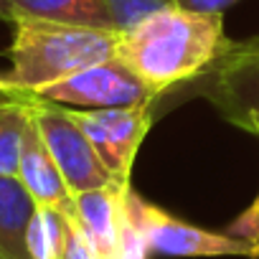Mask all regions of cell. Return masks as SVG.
Here are the masks:
<instances>
[{
  "label": "cell",
  "mask_w": 259,
  "mask_h": 259,
  "mask_svg": "<svg viewBox=\"0 0 259 259\" xmlns=\"http://www.w3.org/2000/svg\"><path fill=\"white\" fill-rule=\"evenodd\" d=\"M155 102L112 107V109H74L69 107L74 122L84 130L99 160L114 178V183L130 188L133 165L140 153V145L153 127Z\"/></svg>",
  "instance_id": "obj_5"
},
{
  "label": "cell",
  "mask_w": 259,
  "mask_h": 259,
  "mask_svg": "<svg viewBox=\"0 0 259 259\" xmlns=\"http://www.w3.org/2000/svg\"><path fill=\"white\" fill-rule=\"evenodd\" d=\"M231 46L224 13L170 6L122 33L114 56L163 97L168 89L203 76Z\"/></svg>",
  "instance_id": "obj_1"
},
{
  "label": "cell",
  "mask_w": 259,
  "mask_h": 259,
  "mask_svg": "<svg viewBox=\"0 0 259 259\" xmlns=\"http://www.w3.org/2000/svg\"><path fill=\"white\" fill-rule=\"evenodd\" d=\"M251 41H254V46H256V49H259V36H256V38H251Z\"/></svg>",
  "instance_id": "obj_18"
},
{
  "label": "cell",
  "mask_w": 259,
  "mask_h": 259,
  "mask_svg": "<svg viewBox=\"0 0 259 259\" xmlns=\"http://www.w3.org/2000/svg\"><path fill=\"white\" fill-rule=\"evenodd\" d=\"M99 6H102L104 26L109 31L127 33L138 28L143 21H148L150 16L170 6H178V0H99Z\"/></svg>",
  "instance_id": "obj_14"
},
{
  "label": "cell",
  "mask_w": 259,
  "mask_h": 259,
  "mask_svg": "<svg viewBox=\"0 0 259 259\" xmlns=\"http://www.w3.org/2000/svg\"><path fill=\"white\" fill-rule=\"evenodd\" d=\"M130 188L119 183H109L104 188H94L74 196L76 224L102 259H117L119 254V231L124 221Z\"/></svg>",
  "instance_id": "obj_9"
},
{
  "label": "cell",
  "mask_w": 259,
  "mask_h": 259,
  "mask_svg": "<svg viewBox=\"0 0 259 259\" xmlns=\"http://www.w3.org/2000/svg\"><path fill=\"white\" fill-rule=\"evenodd\" d=\"M0 92H11V84H8L6 74H0Z\"/></svg>",
  "instance_id": "obj_17"
},
{
  "label": "cell",
  "mask_w": 259,
  "mask_h": 259,
  "mask_svg": "<svg viewBox=\"0 0 259 259\" xmlns=\"http://www.w3.org/2000/svg\"><path fill=\"white\" fill-rule=\"evenodd\" d=\"M69 221L71 219H66L56 208L36 206L28 221V231H26V246H28L31 259H61Z\"/></svg>",
  "instance_id": "obj_13"
},
{
  "label": "cell",
  "mask_w": 259,
  "mask_h": 259,
  "mask_svg": "<svg viewBox=\"0 0 259 259\" xmlns=\"http://www.w3.org/2000/svg\"><path fill=\"white\" fill-rule=\"evenodd\" d=\"M31 117L74 196L114 183L84 130L74 122L69 107L31 94Z\"/></svg>",
  "instance_id": "obj_4"
},
{
  "label": "cell",
  "mask_w": 259,
  "mask_h": 259,
  "mask_svg": "<svg viewBox=\"0 0 259 259\" xmlns=\"http://www.w3.org/2000/svg\"><path fill=\"white\" fill-rule=\"evenodd\" d=\"M31 122L28 92H0V176H18V158Z\"/></svg>",
  "instance_id": "obj_12"
},
{
  "label": "cell",
  "mask_w": 259,
  "mask_h": 259,
  "mask_svg": "<svg viewBox=\"0 0 259 259\" xmlns=\"http://www.w3.org/2000/svg\"><path fill=\"white\" fill-rule=\"evenodd\" d=\"M119 36L102 26L18 18L13 23L11 71L6 79L16 92L41 94L76 71L112 59Z\"/></svg>",
  "instance_id": "obj_2"
},
{
  "label": "cell",
  "mask_w": 259,
  "mask_h": 259,
  "mask_svg": "<svg viewBox=\"0 0 259 259\" xmlns=\"http://www.w3.org/2000/svg\"><path fill=\"white\" fill-rule=\"evenodd\" d=\"M38 97L64 107H84V109L133 107L160 99V94L148 81H143L117 56L76 71L74 76L44 89Z\"/></svg>",
  "instance_id": "obj_7"
},
{
  "label": "cell",
  "mask_w": 259,
  "mask_h": 259,
  "mask_svg": "<svg viewBox=\"0 0 259 259\" xmlns=\"http://www.w3.org/2000/svg\"><path fill=\"white\" fill-rule=\"evenodd\" d=\"M21 186L28 191L36 206H49L61 211L66 219L76 221V208H74V193L69 191L59 165L54 163L38 127L31 117L23 145H21V158H18V176Z\"/></svg>",
  "instance_id": "obj_8"
},
{
  "label": "cell",
  "mask_w": 259,
  "mask_h": 259,
  "mask_svg": "<svg viewBox=\"0 0 259 259\" xmlns=\"http://www.w3.org/2000/svg\"><path fill=\"white\" fill-rule=\"evenodd\" d=\"M226 234H234V236H241V239H251V241H259V193L254 196V201L249 203V208L244 213H239Z\"/></svg>",
  "instance_id": "obj_15"
},
{
  "label": "cell",
  "mask_w": 259,
  "mask_h": 259,
  "mask_svg": "<svg viewBox=\"0 0 259 259\" xmlns=\"http://www.w3.org/2000/svg\"><path fill=\"white\" fill-rule=\"evenodd\" d=\"M127 208L135 226L145 236L150 251L160 256H241L259 259V241L241 239L226 231H211L203 226H193L165 208L145 201L135 188L127 193Z\"/></svg>",
  "instance_id": "obj_3"
},
{
  "label": "cell",
  "mask_w": 259,
  "mask_h": 259,
  "mask_svg": "<svg viewBox=\"0 0 259 259\" xmlns=\"http://www.w3.org/2000/svg\"><path fill=\"white\" fill-rule=\"evenodd\" d=\"M198 94L226 122L259 138V49L254 41H234L231 51L198 76Z\"/></svg>",
  "instance_id": "obj_6"
},
{
  "label": "cell",
  "mask_w": 259,
  "mask_h": 259,
  "mask_svg": "<svg viewBox=\"0 0 259 259\" xmlns=\"http://www.w3.org/2000/svg\"><path fill=\"white\" fill-rule=\"evenodd\" d=\"M33 211L36 203L21 181L0 176V259H31L26 231Z\"/></svg>",
  "instance_id": "obj_10"
},
{
  "label": "cell",
  "mask_w": 259,
  "mask_h": 259,
  "mask_svg": "<svg viewBox=\"0 0 259 259\" xmlns=\"http://www.w3.org/2000/svg\"><path fill=\"white\" fill-rule=\"evenodd\" d=\"M18 18H44L107 28L99 0H0V21L16 23Z\"/></svg>",
  "instance_id": "obj_11"
},
{
  "label": "cell",
  "mask_w": 259,
  "mask_h": 259,
  "mask_svg": "<svg viewBox=\"0 0 259 259\" xmlns=\"http://www.w3.org/2000/svg\"><path fill=\"white\" fill-rule=\"evenodd\" d=\"M236 3L239 0H178V6H186L191 11H206V13H224Z\"/></svg>",
  "instance_id": "obj_16"
}]
</instances>
